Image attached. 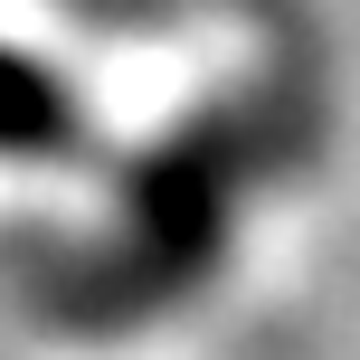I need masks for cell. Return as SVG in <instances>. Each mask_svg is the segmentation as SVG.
I'll use <instances>...</instances> for the list:
<instances>
[{"label":"cell","instance_id":"obj_1","mask_svg":"<svg viewBox=\"0 0 360 360\" xmlns=\"http://www.w3.org/2000/svg\"><path fill=\"white\" fill-rule=\"evenodd\" d=\"M76 143V95L57 67L0 48V162H57Z\"/></svg>","mask_w":360,"mask_h":360}]
</instances>
